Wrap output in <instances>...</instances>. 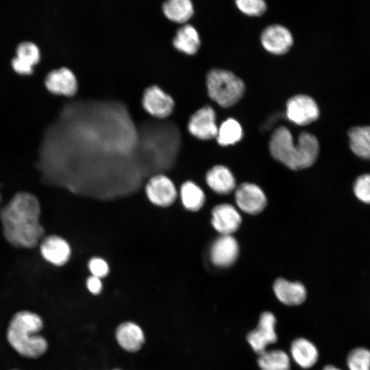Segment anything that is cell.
Here are the masks:
<instances>
[{
	"mask_svg": "<svg viewBox=\"0 0 370 370\" xmlns=\"http://www.w3.org/2000/svg\"><path fill=\"white\" fill-rule=\"evenodd\" d=\"M275 322L273 314L264 312L260 317L258 327L247 334V341L256 353L262 354L267 345L277 341Z\"/></svg>",
	"mask_w": 370,
	"mask_h": 370,
	"instance_id": "8992f818",
	"label": "cell"
},
{
	"mask_svg": "<svg viewBox=\"0 0 370 370\" xmlns=\"http://www.w3.org/2000/svg\"><path fill=\"white\" fill-rule=\"evenodd\" d=\"M273 290L278 299L288 306L301 304L306 297V291L302 284L289 282L283 278L275 280Z\"/></svg>",
	"mask_w": 370,
	"mask_h": 370,
	"instance_id": "2e32d148",
	"label": "cell"
},
{
	"mask_svg": "<svg viewBox=\"0 0 370 370\" xmlns=\"http://www.w3.org/2000/svg\"><path fill=\"white\" fill-rule=\"evenodd\" d=\"M116 338L120 346L128 352L139 350L145 341L142 329L132 322L121 324L116 329Z\"/></svg>",
	"mask_w": 370,
	"mask_h": 370,
	"instance_id": "e0dca14e",
	"label": "cell"
},
{
	"mask_svg": "<svg viewBox=\"0 0 370 370\" xmlns=\"http://www.w3.org/2000/svg\"><path fill=\"white\" fill-rule=\"evenodd\" d=\"M354 193L359 200L370 204V174L362 175L356 180Z\"/></svg>",
	"mask_w": 370,
	"mask_h": 370,
	"instance_id": "f1b7e54d",
	"label": "cell"
},
{
	"mask_svg": "<svg viewBox=\"0 0 370 370\" xmlns=\"http://www.w3.org/2000/svg\"><path fill=\"white\" fill-rule=\"evenodd\" d=\"M319 116V110L317 103L308 95H295L286 103V116L297 125L310 124L316 121Z\"/></svg>",
	"mask_w": 370,
	"mask_h": 370,
	"instance_id": "5b68a950",
	"label": "cell"
},
{
	"mask_svg": "<svg viewBox=\"0 0 370 370\" xmlns=\"http://www.w3.org/2000/svg\"><path fill=\"white\" fill-rule=\"evenodd\" d=\"M243 136V130L240 123L234 119L223 121L218 128L217 140L222 146L233 145L240 141Z\"/></svg>",
	"mask_w": 370,
	"mask_h": 370,
	"instance_id": "d4e9b609",
	"label": "cell"
},
{
	"mask_svg": "<svg viewBox=\"0 0 370 370\" xmlns=\"http://www.w3.org/2000/svg\"><path fill=\"white\" fill-rule=\"evenodd\" d=\"M272 156L288 168L299 170L312 166L319 151L317 138L308 132H301L294 145L291 132L285 127L277 128L269 142Z\"/></svg>",
	"mask_w": 370,
	"mask_h": 370,
	"instance_id": "7a4b0ae2",
	"label": "cell"
},
{
	"mask_svg": "<svg viewBox=\"0 0 370 370\" xmlns=\"http://www.w3.org/2000/svg\"><path fill=\"white\" fill-rule=\"evenodd\" d=\"M235 201L239 208L251 214L260 213L267 204L264 192L259 186L251 183H243L236 188Z\"/></svg>",
	"mask_w": 370,
	"mask_h": 370,
	"instance_id": "30bf717a",
	"label": "cell"
},
{
	"mask_svg": "<svg viewBox=\"0 0 370 370\" xmlns=\"http://www.w3.org/2000/svg\"><path fill=\"white\" fill-rule=\"evenodd\" d=\"M238 9L249 16H260L267 9V5L262 0H238L236 1Z\"/></svg>",
	"mask_w": 370,
	"mask_h": 370,
	"instance_id": "83f0119b",
	"label": "cell"
},
{
	"mask_svg": "<svg viewBox=\"0 0 370 370\" xmlns=\"http://www.w3.org/2000/svg\"><path fill=\"white\" fill-rule=\"evenodd\" d=\"M114 370H121V369H114Z\"/></svg>",
	"mask_w": 370,
	"mask_h": 370,
	"instance_id": "836d02e7",
	"label": "cell"
},
{
	"mask_svg": "<svg viewBox=\"0 0 370 370\" xmlns=\"http://www.w3.org/2000/svg\"><path fill=\"white\" fill-rule=\"evenodd\" d=\"M188 129L193 136L201 140H209L216 137L218 127L213 108L206 106L197 110L190 116Z\"/></svg>",
	"mask_w": 370,
	"mask_h": 370,
	"instance_id": "ba28073f",
	"label": "cell"
},
{
	"mask_svg": "<svg viewBox=\"0 0 370 370\" xmlns=\"http://www.w3.org/2000/svg\"><path fill=\"white\" fill-rule=\"evenodd\" d=\"M0 199H1V196H0Z\"/></svg>",
	"mask_w": 370,
	"mask_h": 370,
	"instance_id": "d590c367",
	"label": "cell"
},
{
	"mask_svg": "<svg viewBox=\"0 0 370 370\" xmlns=\"http://www.w3.org/2000/svg\"><path fill=\"white\" fill-rule=\"evenodd\" d=\"M16 58L26 64L34 66L40 60L39 49L33 42H22L17 47Z\"/></svg>",
	"mask_w": 370,
	"mask_h": 370,
	"instance_id": "4316f807",
	"label": "cell"
},
{
	"mask_svg": "<svg viewBox=\"0 0 370 370\" xmlns=\"http://www.w3.org/2000/svg\"><path fill=\"white\" fill-rule=\"evenodd\" d=\"M351 150L357 156L370 160V126H356L348 131Z\"/></svg>",
	"mask_w": 370,
	"mask_h": 370,
	"instance_id": "44dd1931",
	"label": "cell"
},
{
	"mask_svg": "<svg viewBox=\"0 0 370 370\" xmlns=\"http://www.w3.org/2000/svg\"><path fill=\"white\" fill-rule=\"evenodd\" d=\"M173 45L180 52L188 55L195 54L200 46V38L197 29L191 25H184L177 30Z\"/></svg>",
	"mask_w": 370,
	"mask_h": 370,
	"instance_id": "d6986e66",
	"label": "cell"
},
{
	"mask_svg": "<svg viewBox=\"0 0 370 370\" xmlns=\"http://www.w3.org/2000/svg\"><path fill=\"white\" fill-rule=\"evenodd\" d=\"M13 370H18V369H13Z\"/></svg>",
	"mask_w": 370,
	"mask_h": 370,
	"instance_id": "e575fe53",
	"label": "cell"
},
{
	"mask_svg": "<svg viewBox=\"0 0 370 370\" xmlns=\"http://www.w3.org/2000/svg\"><path fill=\"white\" fill-rule=\"evenodd\" d=\"M349 370H370V351L364 347L352 349L347 358Z\"/></svg>",
	"mask_w": 370,
	"mask_h": 370,
	"instance_id": "484cf974",
	"label": "cell"
},
{
	"mask_svg": "<svg viewBox=\"0 0 370 370\" xmlns=\"http://www.w3.org/2000/svg\"><path fill=\"white\" fill-rule=\"evenodd\" d=\"M45 86L51 92L71 97L77 90V81L74 73L68 68L62 67L51 71L45 78Z\"/></svg>",
	"mask_w": 370,
	"mask_h": 370,
	"instance_id": "7c38bea8",
	"label": "cell"
},
{
	"mask_svg": "<svg viewBox=\"0 0 370 370\" xmlns=\"http://www.w3.org/2000/svg\"><path fill=\"white\" fill-rule=\"evenodd\" d=\"M206 180L210 188L219 194L230 193L235 188V179L232 173L222 165H217L210 169Z\"/></svg>",
	"mask_w": 370,
	"mask_h": 370,
	"instance_id": "ac0fdd59",
	"label": "cell"
},
{
	"mask_svg": "<svg viewBox=\"0 0 370 370\" xmlns=\"http://www.w3.org/2000/svg\"><path fill=\"white\" fill-rule=\"evenodd\" d=\"M145 192L152 204L161 207L170 206L177 197L173 182L164 175L152 177L146 185Z\"/></svg>",
	"mask_w": 370,
	"mask_h": 370,
	"instance_id": "9c48e42d",
	"label": "cell"
},
{
	"mask_svg": "<svg viewBox=\"0 0 370 370\" xmlns=\"http://www.w3.org/2000/svg\"><path fill=\"white\" fill-rule=\"evenodd\" d=\"M238 254V245L232 235H221L212 245L210 259L218 267H228L233 264Z\"/></svg>",
	"mask_w": 370,
	"mask_h": 370,
	"instance_id": "9a60e30c",
	"label": "cell"
},
{
	"mask_svg": "<svg viewBox=\"0 0 370 370\" xmlns=\"http://www.w3.org/2000/svg\"><path fill=\"white\" fill-rule=\"evenodd\" d=\"M12 66L13 69L21 75H30L33 72V66L21 61L16 57L12 59Z\"/></svg>",
	"mask_w": 370,
	"mask_h": 370,
	"instance_id": "4dcf8cb0",
	"label": "cell"
},
{
	"mask_svg": "<svg viewBox=\"0 0 370 370\" xmlns=\"http://www.w3.org/2000/svg\"><path fill=\"white\" fill-rule=\"evenodd\" d=\"M180 196L185 208L191 211L199 210L204 204V191L191 181H187L182 184Z\"/></svg>",
	"mask_w": 370,
	"mask_h": 370,
	"instance_id": "603a6c76",
	"label": "cell"
},
{
	"mask_svg": "<svg viewBox=\"0 0 370 370\" xmlns=\"http://www.w3.org/2000/svg\"><path fill=\"white\" fill-rule=\"evenodd\" d=\"M88 269L92 275L99 278L106 276L109 272V267L105 260L95 257L90 260Z\"/></svg>",
	"mask_w": 370,
	"mask_h": 370,
	"instance_id": "f546056e",
	"label": "cell"
},
{
	"mask_svg": "<svg viewBox=\"0 0 370 370\" xmlns=\"http://www.w3.org/2000/svg\"><path fill=\"white\" fill-rule=\"evenodd\" d=\"M241 223V215L232 206L223 204L213 208L212 225L221 235H231L237 230Z\"/></svg>",
	"mask_w": 370,
	"mask_h": 370,
	"instance_id": "5bb4252c",
	"label": "cell"
},
{
	"mask_svg": "<svg viewBox=\"0 0 370 370\" xmlns=\"http://www.w3.org/2000/svg\"><path fill=\"white\" fill-rule=\"evenodd\" d=\"M162 11L170 21L184 23L192 17L194 8L189 0H169L164 3Z\"/></svg>",
	"mask_w": 370,
	"mask_h": 370,
	"instance_id": "7402d4cb",
	"label": "cell"
},
{
	"mask_svg": "<svg viewBox=\"0 0 370 370\" xmlns=\"http://www.w3.org/2000/svg\"><path fill=\"white\" fill-rule=\"evenodd\" d=\"M258 363L262 370H289L290 359L282 350H271L260 354Z\"/></svg>",
	"mask_w": 370,
	"mask_h": 370,
	"instance_id": "cb8c5ba5",
	"label": "cell"
},
{
	"mask_svg": "<svg viewBox=\"0 0 370 370\" xmlns=\"http://www.w3.org/2000/svg\"><path fill=\"white\" fill-rule=\"evenodd\" d=\"M142 103L144 109L157 118H164L173 112V99L158 86H151L144 92Z\"/></svg>",
	"mask_w": 370,
	"mask_h": 370,
	"instance_id": "52a82bcc",
	"label": "cell"
},
{
	"mask_svg": "<svg viewBox=\"0 0 370 370\" xmlns=\"http://www.w3.org/2000/svg\"><path fill=\"white\" fill-rule=\"evenodd\" d=\"M322 370H341L332 365H327Z\"/></svg>",
	"mask_w": 370,
	"mask_h": 370,
	"instance_id": "d6a6232c",
	"label": "cell"
},
{
	"mask_svg": "<svg viewBox=\"0 0 370 370\" xmlns=\"http://www.w3.org/2000/svg\"><path fill=\"white\" fill-rule=\"evenodd\" d=\"M206 86L210 97L223 108L238 102L245 92L243 82L233 73L212 69L207 75Z\"/></svg>",
	"mask_w": 370,
	"mask_h": 370,
	"instance_id": "277c9868",
	"label": "cell"
},
{
	"mask_svg": "<svg viewBox=\"0 0 370 370\" xmlns=\"http://www.w3.org/2000/svg\"><path fill=\"white\" fill-rule=\"evenodd\" d=\"M43 327L41 317L32 312L23 310L12 318L7 330L10 345L20 355L36 358L47 349L46 339L38 333Z\"/></svg>",
	"mask_w": 370,
	"mask_h": 370,
	"instance_id": "3957f363",
	"label": "cell"
},
{
	"mask_svg": "<svg viewBox=\"0 0 370 370\" xmlns=\"http://www.w3.org/2000/svg\"><path fill=\"white\" fill-rule=\"evenodd\" d=\"M40 215V204L34 195L25 192L16 193L0 214L7 241L17 247L36 246L45 232Z\"/></svg>",
	"mask_w": 370,
	"mask_h": 370,
	"instance_id": "6da1fadb",
	"label": "cell"
},
{
	"mask_svg": "<svg viewBox=\"0 0 370 370\" xmlns=\"http://www.w3.org/2000/svg\"><path fill=\"white\" fill-rule=\"evenodd\" d=\"M260 39L263 47L275 55L286 53L293 42L291 33L280 25L267 27L262 32Z\"/></svg>",
	"mask_w": 370,
	"mask_h": 370,
	"instance_id": "8fae6325",
	"label": "cell"
},
{
	"mask_svg": "<svg viewBox=\"0 0 370 370\" xmlns=\"http://www.w3.org/2000/svg\"><path fill=\"white\" fill-rule=\"evenodd\" d=\"M86 286L91 293L98 295L101 291L102 283L100 278L92 275L87 279Z\"/></svg>",
	"mask_w": 370,
	"mask_h": 370,
	"instance_id": "1f68e13d",
	"label": "cell"
},
{
	"mask_svg": "<svg viewBox=\"0 0 370 370\" xmlns=\"http://www.w3.org/2000/svg\"><path fill=\"white\" fill-rule=\"evenodd\" d=\"M291 352L293 360L303 368L312 367L318 359L317 349L305 338L295 339L292 343Z\"/></svg>",
	"mask_w": 370,
	"mask_h": 370,
	"instance_id": "ffe728a7",
	"label": "cell"
},
{
	"mask_svg": "<svg viewBox=\"0 0 370 370\" xmlns=\"http://www.w3.org/2000/svg\"><path fill=\"white\" fill-rule=\"evenodd\" d=\"M40 251L45 260L56 266L66 264L71 254L67 241L56 235L45 238L40 243Z\"/></svg>",
	"mask_w": 370,
	"mask_h": 370,
	"instance_id": "4fadbf2b",
	"label": "cell"
}]
</instances>
